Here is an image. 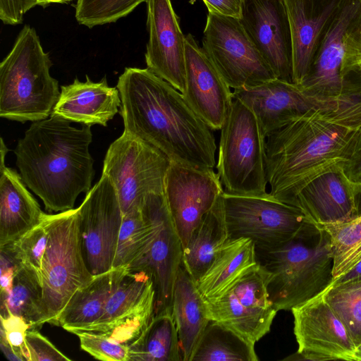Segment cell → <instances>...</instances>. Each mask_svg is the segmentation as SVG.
<instances>
[{
	"mask_svg": "<svg viewBox=\"0 0 361 361\" xmlns=\"http://www.w3.org/2000/svg\"><path fill=\"white\" fill-rule=\"evenodd\" d=\"M361 22V0H342L329 25L312 66L299 86L317 96L339 97L361 94L360 75L350 77L344 71L345 43Z\"/></svg>",
	"mask_w": 361,
	"mask_h": 361,
	"instance_id": "cell-12",
	"label": "cell"
},
{
	"mask_svg": "<svg viewBox=\"0 0 361 361\" xmlns=\"http://www.w3.org/2000/svg\"><path fill=\"white\" fill-rule=\"evenodd\" d=\"M343 171L351 181L361 185V128L353 154Z\"/></svg>",
	"mask_w": 361,
	"mask_h": 361,
	"instance_id": "cell-45",
	"label": "cell"
},
{
	"mask_svg": "<svg viewBox=\"0 0 361 361\" xmlns=\"http://www.w3.org/2000/svg\"><path fill=\"white\" fill-rule=\"evenodd\" d=\"M0 347L5 357L11 361H25L23 355L18 353L4 338L0 337Z\"/></svg>",
	"mask_w": 361,
	"mask_h": 361,
	"instance_id": "cell-46",
	"label": "cell"
},
{
	"mask_svg": "<svg viewBox=\"0 0 361 361\" xmlns=\"http://www.w3.org/2000/svg\"><path fill=\"white\" fill-rule=\"evenodd\" d=\"M154 289L151 275L145 271H129L124 274L118 286L111 294L103 314L94 324L80 331L90 332L106 325L128 313Z\"/></svg>",
	"mask_w": 361,
	"mask_h": 361,
	"instance_id": "cell-33",
	"label": "cell"
},
{
	"mask_svg": "<svg viewBox=\"0 0 361 361\" xmlns=\"http://www.w3.org/2000/svg\"><path fill=\"white\" fill-rule=\"evenodd\" d=\"M92 140L90 126L77 128L54 114L33 122L18 140L14 153L20 175L47 211L73 209L78 196L90 190L94 174Z\"/></svg>",
	"mask_w": 361,
	"mask_h": 361,
	"instance_id": "cell-3",
	"label": "cell"
},
{
	"mask_svg": "<svg viewBox=\"0 0 361 361\" xmlns=\"http://www.w3.org/2000/svg\"><path fill=\"white\" fill-rule=\"evenodd\" d=\"M325 297L357 346L361 343V279L333 282L325 290Z\"/></svg>",
	"mask_w": 361,
	"mask_h": 361,
	"instance_id": "cell-35",
	"label": "cell"
},
{
	"mask_svg": "<svg viewBox=\"0 0 361 361\" xmlns=\"http://www.w3.org/2000/svg\"><path fill=\"white\" fill-rule=\"evenodd\" d=\"M116 87L123 133L154 146L171 161L214 169L213 130L178 90L147 68L132 67L125 68Z\"/></svg>",
	"mask_w": 361,
	"mask_h": 361,
	"instance_id": "cell-1",
	"label": "cell"
},
{
	"mask_svg": "<svg viewBox=\"0 0 361 361\" xmlns=\"http://www.w3.org/2000/svg\"><path fill=\"white\" fill-rule=\"evenodd\" d=\"M37 1H38V6H40L42 7H46L51 4H69L75 0H37Z\"/></svg>",
	"mask_w": 361,
	"mask_h": 361,
	"instance_id": "cell-48",
	"label": "cell"
},
{
	"mask_svg": "<svg viewBox=\"0 0 361 361\" xmlns=\"http://www.w3.org/2000/svg\"><path fill=\"white\" fill-rule=\"evenodd\" d=\"M222 200L229 239L250 238L257 250L285 244L316 225L300 209L269 193L245 196L224 192Z\"/></svg>",
	"mask_w": 361,
	"mask_h": 361,
	"instance_id": "cell-8",
	"label": "cell"
},
{
	"mask_svg": "<svg viewBox=\"0 0 361 361\" xmlns=\"http://www.w3.org/2000/svg\"><path fill=\"white\" fill-rule=\"evenodd\" d=\"M239 20L276 78L293 82V49L283 0H243Z\"/></svg>",
	"mask_w": 361,
	"mask_h": 361,
	"instance_id": "cell-18",
	"label": "cell"
},
{
	"mask_svg": "<svg viewBox=\"0 0 361 361\" xmlns=\"http://www.w3.org/2000/svg\"><path fill=\"white\" fill-rule=\"evenodd\" d=\"M121 104L118 88L110 87L106 77L93 82L87 75L85 82L75 78L73 83L61 87L51 114L89 126H106L118 112Z\"/></svg>",
	"mask_w": 361,
	"mask_h": 361,
	"instance_id": "cell-23",
	"label": "cell"
},
{
	"mask_svg": "<svg viewBox=\"0 0 361 361\" xmlns=\"http://www.w3.org/2000/svg\"><path fill=\"white\" fill-rule=\"evenodd\" d=\"M45 214L20 175L0 167V246L11 243L39 224Z\"/></svg>",
	"mask_w": 361,
	"mask_h": 361,
	"instance_id": "cell-24",
	"label": "cell"
},
{
	"mask_svg": "<svg viewBox=\"0 0 361 361\" xmlns=\"http://www.w3.org/2000/svg\"><path fill=\"white\" fill-rule=\"evenodd\" d=\"M361 279V261H360L350 271L334 281V282H343Z\"/></svg>",
	"mask_w": 361,
	"mask_h": 361,
	"instance_id": "cell-47",
	"label": "cell"
},
{
	"mask_svg": "<svg viewBox=\"0 0 361 361\" xmlns=\"http://www.w3.org/2000/svg\"><path fill=\"white\" fill-rule=\"evenodd\" d=\"M20 264L5 246H0L1 299L10 293L17 268Z\"/></svg>",
	"mask_w": 361,
	"mask_h": 361,
	"instance_id": "cell-43",
	"label": "cell"
},
{
	"mask_svg": "<svg viewBox=\"0 0 361 361\" xmlns=\"http://www.w3.org/2000/svg\"><path fill=\"white\" fill-rule=\"evenodd\" d=\"M358 71H359L360 76V78H361V66L359 68Z\"/></svg>",
	"mask_w": 361,
	"mask_h": 361,
	"instance_id": "cell-52",
	"label": "cell"
},
{
	"mask_svg": "<svg viewBox=\"0 0 361 361\" xmlns=\"http://www.w3.org/2000/svg\"><path fill=\"white\" fill-rule=\"evenodd\" d=\"M259 265L255 245L251 239H229L196 282L197 288L205 301L215 300Z\"/></svg>",
	"mask_w": 361,
	"mask_h": 361,
	"instance_id": "cell-25",
	"label": "cell"
},
{
	"mask_svg": "<svg viewBox=\"0 0 361 361\" xmlns=\"http://www.w3.org/2000/svg\"><path fill=\"white\" fill-rule=\"evenodd\" d=\"M25 343L27 361L71 360L36 329L27 331Z\"/></svg>",
	"mask_w": 361,
	"mask_h": 361,
	"instance_id": "cell-39",
	"label": "cell"
},
{
	"mask_svg": "<svg viewBox=\"0 0 361 361\" xmlns=\"http://www.w3.org/2000/svg\"><path fill=\"white\" fill-rule=\"evenodd\" d=\"M361 214V192L359 197V202H358V215Z\"/></svg>",
	"mask_w": 361,
	"mask_h": 361,
	"instance_id": "cell-51",
	"label": "cell"
},
{
	"mask_svg": "<svg viewBox=\"0 0 361 361\" xmlns=\"http://www.w3.org/2000/svg\"><path fill=\"white\" fill-rule=\"evenodd\" d=\"M155 221L142 205L123 216L113 268L128 267L141 258L155 236Z\"/></svg>",
	"mask_w": 361,
	"mask_h": 361,
	"instance_id": "cell-32",
	"label": "cell"
},
{
	"mask_svg": "<svg viewBox=\"0 0 361 361\" xmlns=\"http://www.w3.org/2000/svg\"><path fill=\"white\" fill-rule=\"evenodd\" d=\"M255 344L226 327L210 320L191 361H258Z\"/></svg>",
	"mask_w": 361,
	"mask_h": 361,
	"instance_id": "cell-30",
	"label": "cell"
},
{
	"mask_svg": "<svg viewBox=\"0 0 361 361\" xmlns=\"http://www.w3.org/2000/svg\"><path fill=\"white\" fill-rule=\"evenodd\" d=\"M171 312L178 331L183 361H191L200 338L210 320L205 300L196 282L182 264L174 285Z\"/></svg>",
	"mask_w": 361,
	"mask_h": 361,
	"instance_id": "cell-26",
	"label": "cell"
},
{
	"mask_svg": "<svg viewBox=\"0 0 361 361\" xmlns=\"http://www.w3.org/2000/svg\"><path fill=\"white\" fill-rule=\"evenodd\" d=\"M224 192L219 176L214 169L171 161L165 180L164 195L183 248Z\"/></svg>",
	"mask_w": 361,
	"mask_h": 361,
	"instance_id": "cell-16",
	"label": "cell"
},
{
	"mask_svg": "<svg viewBox=\"0 0 361 361\" xmlns=\"http://www.w3.org/2000/svg\"><path fill=\"white\" fill-rule=\"evenodd\" d=\"M265 142L255 114L233 97L221 128L216 165L224 192L245 196L269 193Z\"/></svg>",
	"mask_w": 361,
	"mask_h": 361,
	"instance_id": "cell-6",
	"label": "cell"
},
{
	"mask_svg": "<svg viewBox=\"0 0 361 361\" xmlns=\"http://www.w3.org/2000/svg\"><path fill=\"white\" fill-rule=\"evenodd\" d=\"M142 205L153 217L157 231L147 252L127 268L129 271H145L151 275L156 294L155 316L171 312L173 292L182 262L183 246L164 192L147 195Z\"/></svg>",
	"mask_w": 361,
	"mask_h": 361,
	"instance_id": "cell-17",
	"label": "cell"
},
{
	"mask_svg": "<svg viewBox=\"0 0 361 361\" xmlns=\"http://www.w3.org/2000/svg\"><path fill=\"white\" fill-rule=\"evenodd\" d=\"M233 94L234 98L240 99L252 111L266 137L310 110L341 111L361 104V94L321 97L304 90L293 82L276 78L255 86L234 90Z\"/></svg>",
	"mask_w": 361,
	"mask_h": 361,
	"instance_id": "cell-11",
	"label": "cell"
},
{
	"mask_svg": "<svg viewBox=\"0 0 361 361\" xmlns=\"http://www.w3.org/2000/svg\"><path fill=\"white\" fill-rule=\"evenodd\" d=\"M128 350L131 361H183L172 313L155 315Z\"/></svg>",
	"mask_w": 361,
	"mask_h": 361,
	"instance_id": "cell-29",
	"label": "cell"
},
{
	"mask_svg": "<svg viewBox=\"0 0 361 361\" xmlns=\"http://www.w3.org/2000/svg\"><path fill=\"white\" fill-rule=\"evenodd\" d=\"M209 12L239 18L243 0H202Z\"/></svg>",
	"mask_w": 361,
	"mask_h": 361,
	"instance_id": "cell-44",
	"label": "cell"
},
{
	"mask_svg": "<svg viewBox=\"0 0 361 361\" xmlns=\"http://www.w3.org/2000/svg\"><path fill=\"white\" fill-rule=\"evenodd\" d=\"M52 62L35 30L25 25L0 63V116L25 123L47 118L59 95Z\"/></svg>",
	"mask_w": 361,
	"mask_h": 361,
	"instance_id": "cell-5",
	"label": "cell"
},
{
	"mask_svg": "<svg viewBox=\"0 0 361 361\" xmlns=\"http://www.w3.org/2000/svg\"><path fill=\"white\" fill-rule=\"evenodd\" d=\"M1 164L0 167H3L5 165V157L8 152V148L4 142V140L1 138Z\"/></svg>",
	"mask_w": 361,
	"mask_h": 361,
	"instance_id": "cell-49",
	"label": "cell"
},
{
	"mask_svg": "<svg viewBox=\"0 0 361 361\" xmlns=\"http://www.w3.org/2000/svg\"><path fill=\"white\" fill-rule=\"evenodd\" d=\"M297 352L283 360L356 361V344L327 302L325 290L291 309Z\"/></svg>",
	"mask_w": 361,
	"mask_h": 361,
	"instance_id": "cell-15",
	"label": "cell"
},
{
	"mask_svg": "<svg viewBox=\"0 0 361 361\" xmlns=\"http://www.w3.org/2000/svg\"><path fill=\"white\" fill-rule=\"evenodd\" d=\"M8 312L23 318L30 329L41 327L44 324L40 276L27 265H19L10 293L1 299L0 315Z\"/></svg>",
	"mask_w": 361,
	"mask_h": 361,
	"instance_id": "cell-31",
	"label": "cell"
},
{
	"mask_svg": "<svg viewBox=\"0 0 361 361\" xmlns=\"http://www.w3.org/2000/svg\"><path fill=\"white\" fill-rule=\"evenodd\" d=\"M360 192L361 185L339 169L312 180L295 196L293 206L317 226L341 224L358 216Z\"/></svg>",
	"mask_w": 361,
	"mask_h": 361,
	"instance_id": "cell-21",
	"label": "cell"
},
{
	"mask_svg": "<svg viewBox=\"0 0 361 361\" xmlns=\"http://www.w3.org/2000/svg\"><path fill=\"white\" fill-rule=\"evenodd\" d=\"M185 46V99L211 129L221 130L233 100L231 88L190 33Z\"/></svg>",
	"mask_w": 361,
	"mask_h": 361,
	"instance_id": "cell-20",
	"label": "cell"
},
{
	"mask_svg": "<svg viewBox=\"0 0 361 361\" xmlns=\"http://www.w3.org/2000/svg\"><path fill=\"white\" fill-rule=\"evenodd\" d=\"M127 271V267H121L94 275L71 297L59 315L58 326L73 333L97 322Z\"/></svg>",
	"mask_w": 361,
	"mask_h": 361,
	"instance_id": "cell-27",
	"label": "cell"
},
{
	"mask_svg": "<svg viewBox=\"0 0 361 361\" xmlns=\"http://www.w3.org/2000/svg\"><path fill=\"white\" fill-rule=\"evenodd\" d=\"M361 66V22L351 32L345 43L344 71L350 77L359 75Z\"/></svg>",
	"mask_w": 361,
	"mask_h": 361,
	"instance_id": "cell-41",
	"label": "cell"
},
{
	"mask_svg": "<svg viewBox=\"0 0 361 361\" xmlns=\"http://www.w3.org/2000/svg\"><path fill=\"white\" fill-rule=\"evenodd\" d=\"M171 159L154 146L125 133L109 146L102 173L117 193L123 215L141 207L151 193H164Z\"/></svg>",
	"mask_w": 361,
	"mask_h": 361,
	"instance_id": "cell-9",
	"label": "cell"
},
{
	"mask_svg": "<svg viewBox=\"0 0 361 361\" xmlns=\"http://www.w3.org/2000/svg\"><path fill=\"white\" fill-rule=\"evenodd\" d=\"M269 272L260 264L218 299L206 302L208 318L255 344L271 329L278 312L267 291Z\"/></svg>",
	"mask_w": 361,
	"mask_h": 361,
	"instance_id": "cell-14",
	"label": "cell"
},
{
	"mask_svg": "<svg viewBox=\"0 0 361 361\" xmlns=\"http://www.w3.org/2000/svg\"><path fill=\"white\" fill-rule=\"evenodd\" d=\"M81 348L95 359L104 361H129L128 346L95 333L76 332Z\"/></svg>",
	"mask_w": 361,
	"mask_h": 361,
	"instance_id": "cell-38",
	"label": "cell"
},
{
	"mask_svg": "<svg viewBox=\"0 0 361 361\" xmlns=\"http://www.w3.org/2000/svg\"><path fill=\"white\" fill-rule=\"evenodd\" d=\"M49 214L37 226L25 233L15 241L6 244V247L16 260L28 266L39 274L44 253L49 233Z\"/></svg>",
	"mask_w": 361,
	"mask_h": 361,
	"instance_id": "cell-37",
	"label": "cell"
},
{
	"mask_svg": "<svg viewBox=\"0 0 361 361\" xmlns=\"http://www.w3.org/2000/svg\"><path fill=\"white\" fill-rule=\"evenodd\" d=\"M0 337L4 338L18 353L26 358L25 335L30 325L21 317L10 312L0 315Z\"/></svg>",
	"mask_w": 361,
	"mask_h": 361,
	"instance_id": "cell-40",
	"label": "cell"
},
{
	"mask_svg": "<svg viewBox=\"0 0 361 361\" xmlns=\"http://www.w3.org/2000/svg\"><path fill=\"white\" fill-rule=\"evenodd\" d=\"M222 194L183 248L181 264L195 282L206 272L219 250L229 240Z\"/></svg>",
	"mask_w": 361,
	"mask_h": 361,
	"instance_id": "cell-28",
	"label": "cell"
},
{
	"mask_svg": "<svg viewBox=\"0 0 361 361\" xmlns=\"http://www.w3.org/2000/svg\"><path fill=\"white\" fill-rule=\"evenodd\" d=\"M361 128V104L345 110H310L266 137L269 195L293 205L317 176L343 169Z\"/></svg>",
	"mask_w": 361,
	"mask_h": 361,
	"instance_id": "cell-2",
	"label": "cell"
},
{
	"mask_svg": "<svg viewBox=\"0 0 361 361\" xmlns=\"http://www.w3.org/2000/svg\"><path fill=\"white\" fill-rule=\"evenodd\" d=\"M355 359L356 361H361V343L356 346Z\"/></svg>",
	"mask_w": 361,
	"mask_h": 361,
	"instance_id": "cell-50",
	"label": "cell"
},
{
	"mask_svg": "<svg viewBox=\"0 0 361 361\" xmlns=\"http://www.w3.org/2000/svg\"><path fill=\"white\" fill-rule=\"evenodd\" d=\"M78 208V226L85 264L94 276L113 269L123 213L116 191L102 174Z\"/></svg>",
	"mask_w": 361,
	"mask_h": 361,
	"instance_id": "cell-13",
	"label": "cell"
},
{
	"mask_svg": "<svg viewBox=\"0 0 361 361\" xmlns=\"http://www.w3.org/2000/svg\"><path fill=\"white\" fill-rule=\"evenodd\" d=\"M320 227L325 229L331 238L334 281L361 261V214L347 222Z\"/></svg>",
	"mask_w": 361,
	"mask_h": 361,
	"instance_id": "cell-34",
	"label": "cell"
},
{
	"mask_svg": "<svg viewBox=\"0 0 361 361\" xmlns=\"http://www.w3.org/2000/svg\"><path fill=\"white\" fill-rule=\"evenodd\" d=\"M36 6L37 0H0V19L6 25L21 24L24 15Z\"/></svg>",
	"mask_w": 361,
	"mask_h": 361,
	"instance_id": "cell-42",
	"label": "cell"
},
{
	"mask_svg": "<svg viewBox=\"0 0 361 361\" xmlns=\"http://www.w3.org/2000/svg\"><path fill=\"white\" fill-rule=\"evenodd\" d=\"M49 233L40 279L43 324L58 326V317L73 294L93 275L82 254L78 208L49 214Z\"/></svg>",
	"mask_w": 361,
	"mask_h": 361,
	"instance_id": "cell-7",
	"label": "cell"
},
{
	"mask_svg": "<svg viewBox=\"0 0 361 361\" xmlns=\"http://www.w3.org/2000/svg\"><path fill=\"white\" fill-rule=\"evenodd\" d=\"M147 68L183 94L186 90L185 37L171 0H147Z\"/></svg>",
	"mask_w": 361,
	"mask_h": 361,
	"instance_id": "cell-19",
	"label": "cell"
},
{
	"mask_svg": "<svg viewBox=\"0 0 361 361\" xmlns=\"http://www.w3.org/2000/svg\"><path fill=\"white\" fill-rule=\"evenodd\" d=\"M293 49V82L308 74L322 37L342 0H283Z\"/></svg>",
	"mask_w": 361,
	"mask_h": 361,
	"instance_id": "cell-22",
	"label": "cell"
},
{
	"mask_svg": "<svg viewBox=\"0 0 361 361\" xmlns=\"http://www.w3.org/2000/svg\"><path fill=\"white\" fill-rule=\"evenodd\" d=\"M256 253L269 272L267 291L277 311L291 310L334 282L331 238L317 225L278 247L256 249Z\"/></svg>",
	"mask_w": 361,
	"mask_h": 361,
	"instance_id": "cell-4",
	"label": "cell"
},
{
	"mask_svg": "<svg viewBox=\"0 0 361 361\" xmlns=\"http://www.w3.org/2000/svg\"><path fill=\"white\" fill-rule=\"evenodd\" d=\"M202 49L233 90L276 78L237 18L209 12Z\"/></svg>",
	"mask_w": 361,
	"mask_h": 361,
	"instance_id": "cell-10",
	"label": "cell"
},
{
	"mask_svg": "<svg viewBox=\"0 0 361 361\" xmlns=\"http://www.w3.org/2000/svg\"><path fill=\"white\" fill-rule=\"evenodd\" d=\"M147 0H77L75 17L80 25L92 28L115 23Z\"/></svg>",
	"mask_w": 361,
	"mask_h": 361,
	"instance_id": "cell-36",
	"label": "cell"
}]
</instances>
